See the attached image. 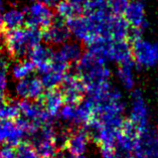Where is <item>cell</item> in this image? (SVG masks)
Listing matches in <instances>:
<instances>
[{"label": "cell", "mask_w": 158, "mask_h": 158, "mask_svg": "<svg viewBox=\"0 0 158 158\" xmlns=\"http://www.w3.org/2000/svg\"><path fill=\"white\" fill-rule=\"evenodd\" d=\"M76 69L77 75L82 80L86 92L91 97H99L112 87L109 82L110 69L106 65V63L90 52L83 53L78 63H76Z\"/></svg>", "instance_id": "cell-1"}, {"label": "cell", "mask_w": 158, "mask_h": 158, "mask_svg": "<svg viewBox=\"0 0 158 158\" xmlns=\"http://www.w3.org/2000/svg\"><path fill=\"white\" fill-rule=\"evenodd\" d=\"M5 34V48L11 57L22 60L29 51L42 40V31L40 28L27 26L7 30Z\"/></svg>", "instance_id": "cell-2"}, {"label": "cell", "mask_w": 158, "mask_h": 158, "mask_svg": "<svg viewBox=\"0 0 158 158\" xmlns=\"http://www.w3.org/2000/svg\"><path fill=\"white\" fill-rule=\"evenodd\" d=\"M71 34L77 40L89 44L95 38L101 36V28L87 15H79L65 20Z\"/></svg>", "instance_id": "cell-3"}, {"label": "cell", "mask_w": 158, "mask_h": 158, "mask_svg": "<svg viewBox=\"0 0 158 158\" xmlns=\"http://www.w3.org/2000/svg\"><path fill=\"white\" fill-rule=\"evenodd\" d=\"M56 131L52 123H51L40 127L29 135V144L35 149L40 157L44 158L57 153V148L55 143Z\"/></svg>", "instance_id": "cell-4"}, {"label": "cell", "mask_w": 158, "mask_h": 158, "mask_svg": "<svg viewBox=\"0 0 158 158\" xmlns=\"http://www.w3.org/2000/svg\"><path fill=\"white\" fill-rule=\"evenodd\" d=\"M132 57L137 68L150 69L158 64V42L140 38L132 44Z\"/></svg>", "instance_id": "cell-5"}, {"label": "cell", "mask_w": 158, "mask_h": 158, "mask_svg": "<svg viewBox=\"0 0 158 158\" xmlns=\"http://www.w3.org/2000/svg\"><path fill=\"white\" fill-rule=\"evenodd\" d=\"M18 108L20 111V115L25 119H27L32 124L35 125L37 128L45 124L52 123V119L44 107L42 106L40 100L32 101V100H21L18 101Z\"/></svg>", "instance_id": "cell-6"}, {"label": "cell", "mask_w": 158, "mask_h": 158, "mask_svg": "<svg viewBox=\"0 0 158 158\" xmlns=\"http://www.w3.org/2000/svg\"><path fill=\"white\" fill-rule=\"evenodd\" d=\"M25 13V23L27 26L44 29L52 24L55 18L51 7L37 1L23 10Z\"/></svg>", "instance_id": "cell-7"}, {"label": "cell", "mask_w": 158, "mask_h": 158, "mask_svg": "<svg viewBox=\"0 0 158 158\" xmlns=\"http://www.w3.org/2000/svg\"><path fill=\"white\" fill-rule=\"evenodd\" d=\"M140 138V130L129 119L124 120L117 137V152L132 154L136 149Z\"/></svg>", "instance_id": "cell-8"}, {"label": "cell", "mask_w": 158, "mask_h": 158, "mask_svg": "<svg viewBox=\"0 0 158 158\" xmlns=\"http://www.w3.org/2000/svg\"><path fill=\"white\" fill-rule=\"evenodd\" d=\"M149 108L139 90H134L131 94V107L129 112V120L133 122L141 131L150 126Z\"/></svg>", "instance_id": "cell-9"}, {"label": "cell", "mask_w": 158, "mask_h": 158, "mask_svg": "<svg viewBox=\"0 0 158 158\" xmlns=\"http://www.w3.org/2000/svg\"><path fill=\"white\" fill-rule=\"evenodd\" d=\"M60 93L65 104H78L85 97L86 88L77 74H65L60 84Z\"/></svg>", "instance_id": "cell-10"}, {"label": "cell", "mask_w": 158, "mask_h": 158, "mask_svg": "<svg viewBox=\"0 0 158 158\" xmlns=\"http://www.w3.org/2000/svg\"><path fill=\"white\" fill-rule=\"evenodd\" d=\"M71 36L65 20L60 16L53 18L52 24L42 31V40L48 45H61L70 40Z\"/></svg>", "instance_id": "cell-11"}, {"label": "cell", "mask_w": 158, "mask_h": 158, "mask_svg": "<svg viewBox=\"0 0 158 158\" xmlns=\"http://www.w3.org/2000/svg\"><path fill=\"white\" fill-rule=\"evenodd\" d=\"M15 94L21 100H40L44 94V88L40 79L35 77H27L17 81L15 85Z\"/></svg>", "instance_id": "cell-12"}, {"label": "cell", "mask_w": 158, "mask_h": 158, "mask_svg": "<svg viewBox=\"0 0 158 158\" xmlns=\"http://www.w3.org/2000/svg\"><path fill=\"white\" fill-rule=\"evenodd\" d=\"M129 30L130 25L127 23L124 17L111 13L104 24L101 36L110 38L115 41L126 40L128 37Z\"/></svg>", "instance_id": "cell-13"}, {"label": "cell", "mask_w": 158, "mask_h": 158, "mask_svg": "<svg viewBox=\"0 0 158 158\" xmlns=\"http://www.w3.org/2000/svg\"><path fill=\"white\" fill-rule=\"evenodd\" d=\"M27 135L11 120H0V143L16 147Z\"/></svg>", "instance_id": "cell-14"}, {"label": "cell", "mask_w": 158, "mask_h": 158, "mask_svg": "<svg viewBox=\"0 0 158 158\" xmlns=\"http://www.w3.org/2000/svg\"><path fill=\"white\" fill-rule=\"evenodd\" d=\"M91 137L85 128H79L70 131L65 149L72 156L83 155L87 152Z\"/></svg>", "instance_id": "cell-15"}, {"label": "cell", "mask_w": 158, "mask_h": 158, "mask_svg": "<svg viewBox=\"0 0 158 158\" xmlns=\"http://www.w3.org/2000/svg\"><path fill=\"white\" fill-rule=\"evenodd\" d=\"M123 17L131 27L144 30L148 26V22L145 17L144 3L136 1V0L129 1L123 13Z\"/></svg>", "instance_id": "cell-16"}, {"label": "cell", "mask_w": 158, "mask_h": 158, "mask_svg": "<svg viewBox=\"0 0 158 158\" xmlns=\"http://www.w3.org/2000/svg\"><path fill=\"white\" fill-rule=\"evenodd\" d=\"M53 53L55 52L49 45L40 44L30 49L27 56L28 60H31L35 67V70L42 73L49 68Z\"/></svg>", "instance_id": "cell-17"}, {"label": "cell", "mask_w": 158, "mask_h": 158, "mask_svg": "<svg viewBox=\"0 0 158 158\" xmlns=\"http://www.w3.org/2000/svg\"><path fill=\"white\" fill-rule=\"evenodd\" d=\"M113 42L114 40L110 38L99 36L88 44V52H90L91 55H93L104 63L111 61Z\"/></svg>", "instance_id": "cell-18"}, {"label": "cell", "mask_w": 158, "mask_h": 158, "mask_svg": "<svg viewBox=\"0 0 158 158\" xmlns=\"http://www.w3.org/2000/svg\"><path fill=\"white\" fill-rule=\"evenodd\" d=\"M119 130L113 127L101 125V127L91 135V139L101 148H114L117 143Z\"/></svg>", "instance_id": "cell-19"}, {"label": "cell", "mask_w": 158, "mask_h": 158, "mask_svg": "<svg viewBox=\"0 0 158 158\" xmlns=\"http://www.w3.org/2000/svg\"><path fill=\"white\" fill-rule=\"evenodd\" d=\"M40 101L41 102L42 106L44 107V109L47 110V112L52 117L57 116L60 108L64 106V103L60 91L56 90V89L48 90L47 93L42 95Z\"/></svg>", "instance_id": "cell-20"}, {"label": "cell", "mask_w": 158, "mask_h": 158, "mask_svg": "<svg viewBox=\"0 0 158 158\" xmlns=\"http://www.w3.org/2000/svg\"><path fill=\"white\" fill-rule=\"evenodd\" d=\"M135 67H136V64H135L133 60L119 64L117 70V78L123 88L126 90L131 91L135 87Z\"/></svg>", "instance_id": "cell-21"}, {"label": "cell", "mask_w": 158, "mask_h": 158, "mask_svg": "<svg viewBox=\"0 0 158 158\" xmlns=\"http://www.w3.org/2000/svg\"><path fill=\"white\" fill-rule=\"evenodd\" d=\"M1 15L3 26L7 30L22 27V25L25 23L24 11L16 8V7H10V8L4 10V12Z\"/></svg>", "instance_id": "cell-22"}, {"label": "cell", "mask_w": 158, "mask_h": 158, "mask_svg": "<svg viewBox=\"0 0 158 158\" xmlns=\"http://www.w3.org/2000/svg\"><path fill=\"white\" fill-rule=\"evenodd\" d=\"M132 60V45L129 44V41L114 40L113 47H112L111 61L121 64L123 63H127V61Z\"/></svg>", "instance_id": "cell-23"}, {"label": "cell", "mask_w": 158, "mask_h": 158, "mask_svg": "<svg viewBox=\"0 0 158 158\" xmlns=\"http://www.w3.org/2000/svg\"><path fill=\"white\" fill-rule=\"evenodd\" d=\"M59 53L68 61L71 63H78V60L83 56L84 51L83 47L78 41H67L64 44L60 45V48L59 49Z\"/></svg>", "instance_id": "cell-24"}, {"label": "cell", "mask_w": 158, "mask_h": 158, "mask_svg": "<svg viewBox=\"0 0 158 158\" xmlns=\"http://www.w3.org/2000/svg\"><path fill=\"white\" fill-rule=\"evenodd\" d=\"M40 74L41 77L40 80L44 88L47 89V90H52V89H56L59 86H60L64 77L67 73L64 74L63 72H60L56 69L49 67L47 71L42 72Z\"/></svg>", "instance_id": "cell-25"}, {"label": "cell", "mask_w": 158, "mask_h": 158, "mask_svg": "<svg viewBox=\"0 0 158 158\" xmlns=\"http://www.w3.org/2000/svg\"><path fill=\"white\" fill-rule=\"evenodd\" d=\"M35 71V67L30 60H18L16 64H14L11 68V75L13 79L19 81L29 77Z\"/></svg>", "instance_id": "cell-26"}, {"label": "cell", "mask_w": 158, "mask_h": 158, "mask_svg": "<svg viewBox=\"0 0 158 158\" xmlns=\"http://www.w3.org/2000/svg\"><path fill=\"white\" fill-rule=\"evenodd\" d=\"M57 16L61 17L64 20L79 16L83 12V7L78 6L74 3L70 2L69 0H61V1L56 6Z\"/></svg>", "instance_id": "cell-27"}, {"label": "cell", "mask_w": 158, "mask_h": 158, "mask_svg": "<svg viewBox=\"0 0 158 158\" xmlns=\"http://www.w3.org/2000/svg\"><path fill=\"white\" fill-rule=\"evenodd\" d=\"M20 116V111L18 108V103L6 99L2 104H0V120H11Z\"/></svg>", "instance_id": "cell-28"}, {"label": "cell", "mask_w": 158, "mask_h": 158, "mask_svg": "<svg viewBox=\"0 0 158 158\" xmlns=\"http://www.w3.org/2000/svg\"><path fill=\"white\" fill-rule=\"evenodd\" d=\"M16 158H40L31 145L26 142H21L15 149Z\"/></svg>", "instance_id": "cell-29"}, {"label": "cell", "mask_w": 158, "mask_h": 158, "mask_svg": "<svg viewBox=\"0 0 158 158\" xmlns=\"http://www.w3.org/2000/svg\"><path fill=\"white\" fill-rule=\"evenodd\" d=\"M128 3L129 0H107L108 8L110 12L118 16H122Z\"/></svg>", "instance_id": "cell-30"}, {"label": "cell", "mask_w": 158, "mask_h": 158, "mask_svg": "<svg viewBox=\"0 0 158 158\" xmlns=\"http://www.w3.org/2000/svg\"><path fill=\"white\" fill-rule=\"evenodd\" d=\"M0 158H16L14 147L7 144H3L0 147Z\"/></svg>", "instance_id": "cell-31"}, {"label": "cell", "mask_w": 158, "mask_h": 158, "mask_svg": "<svg viewBox=\"0 0 158 158\" xmlns=\"http://www.w3.org/2000/svg\"><path fill=\"white\" fill-rule=\"evenodd\" d=\"M8 85L7 79V68L0 67V94H5V91Z\"/></svg>", "instance_id": "cell-32"}, {"label": "cell", "mask_w": 158, "mask_h": 158, "mask_svg": "<svg viewBox=\"0 0 158 158\" xmlns=\"http://www.w3.org/2000/svg\"><path fill=\"white\" fill-rule=\"evenodd\" d=\"M101 158H119L114 148H101Z\"/></svg>", "instance_id": "cell-33"}, {"label": "cell", "mask_w": 158, "mask_h": 158, "mask_svg": "<svg viewBox=\"0 0 158 158\" xmlns=\"http://www.w3.org/2000/svg\"><path fill=\"white\" fill-rule=\"evenodd\" d=\"M40 2H41L42 4L47 5L48 7H51V8H52V7H56L59 3L61 1V0H38Z\"/></svg>", "instance_id": "cell-34"}, {"label": "cell", "mask_w": 158, "mask_h": 158, "mask_svg": "<svg viewBox=\"0 0 158 158\" xmlns=\"http://www.w3.org/2000/svg\"><path fill=\"white\" fill-rule=\"evenodd\" d=\"M5 48V34L2 31L0 32V52Z\"/></svg>", "instance_id": "cell-35"}, {"label": "cell", "mask_w": 158, "mask_h": 158, "mask_svg": "<svg viewBox=\"0 0 158 158\" xmlns=\"http://www.w3.org/2000/svg\"><path fill=\"white\" fill-rule=\"evenodd\" d=\"M69 1L72 2V3H74V4L78 5V6L83 7V8H84V6H85V4L87 3L88 0H69Z\"/></svg>", "instance_id": "cell-36"}, {"label": "cell", "mask_w": 158, "mask_h": 158, "mask_svg": "<svg viewBox=\"0 0 158 158\" xmlns=\"http://www.w3.org/2000/svg\"><path fill=\"white\" fill-rule=\"evenodd\" d=\"M5 10V0H0V11Z\"/></svg>", "instance_id": "cell-37"}, {"label": "cell", "mask_w": 158, "mask_h": 158, "mask_svg": "<svg viewBox=\"0 0 158 158\" xmlns=\"http://www.w3.org/2000/svg\"><path fill=\"white\" fill-rule=\"evenodd\" d=\"M3 28H4V26H3V21H2V15L0 14V32L3 31Z\"/></svg>", "instance_id": "cell-38"}, {"label": "cell", "mask_w": 158, "mask_h": 158, "mask_svg": "<svg viewBox=\"0 0 158 158\" xmlns=\"http://www.w3.org/2000/svg\"><path fill=\"white\" fill-rule=\"evenodd\" d=\"M44 158H63L59 153H56V154H53V155H51V156H48V157H44Z\"/></svg>", "instance_id": "cell-39"}, {"label": "cell", "mask_w": 158, "mask_h": 158, "mask_svg": "<svg viewBox=\"0 0 158 158\" xmlns=\"http://www.w3.org/2000/svg\"><path fill=\"white\" fill-rule=\"evenodd\" d=\"M74 158H87V157L85 156V154H83V155H78V156H74Z\"/></svg>", "instance_id": "cell-40"}, {"label": "cell", "mask_w": 158, "mask_h": 158, "mask_svg": "<svg viewBox=\"0 0 158 158\" xmlns=\"http://www.w3.org/2000/svg\"><path fill=\"white\" fill-rule=\"evenodd\" d=\"M63 158H74V156L70 155V156H65V157H63Z\"/></svg>", "instance_id": "cell-41"}, {"label": "cell", "mask_w": 158, "mask_h": 158, "mask_svg": "<svg viewBox=\"0 0 158 158\" xmlns=\"http://www.w3.org/2000/svg\"><path fill=\"white\" fill-rule=\"evenodd\" d=\"M136 1H139V2H142V3H144L145 0H136Z\"/></svg>", "instance_id": "cell-42"}, {"label": "cell", "mask_w": 158, "mask_h": 158, "mask_svg": "<svg viewBox=\"0 0 158 158\" xmlns=\"http://www.w3.org/2000/svg\"><path fill=\"white\" fill-rule=\"evenodd\" d=\"M1 55H2V53H1V52H0V56H1Z\"/></svg>", "instance_id": "cell-43"}]
</instances>
